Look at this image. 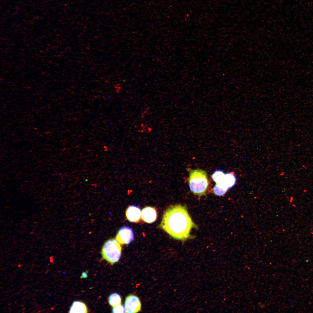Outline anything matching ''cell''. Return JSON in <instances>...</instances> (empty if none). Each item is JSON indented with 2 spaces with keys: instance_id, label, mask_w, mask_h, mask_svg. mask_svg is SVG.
Instances as JSON below:
<instances>
[{
  "instance_id": "cell-12",
  "label": "cell",
  "mask_w": 313,
  "mask_h": 313,
  "mask_svg": "<svg viewBox=\"0 0 313 313\" xmlns=\"http://www.w3.org/2000/svg\"><path fill=\"white\" fill-rule=\"evenodd\" d=\"M112 313H125V307L121 304L115 307H112Z\"/></svg>"
},
{
  "instance_id": "cell-1",
  "label": "cell",
  "mask_w": 313,
  "mask_h": 313,
  "mask_svg": "<svg viewBox=\"0 0 313 313\" xmlns=\"http://www.w3.org/2000/svg\"><path fill=\"white\" fill-rule=\"evenodd\" d=\"M159 227L173 238L183 242L191 237L193 228H197L186 207L181 205H171L166 209Z\"/></svg>"
},
{
  "instance_id": "cell-9",
  "label": "cell",
  "mask_w": 313,
  "mask_h": 313,
  "mask_svg": "<svg viewBox=\"0 0 313 313\" xmlns=\"http://www.w3.org/2000/svg\"><path fill=\"white\" fill-rule=\"evenodd\" d=\"M87 307L83 303L79 301H74L70 308L69 312L86 313L88 312Z\"/></svg>"
},
{
  "instance_id": "cell-5",
  "label": "cell",
  "mask_w": 313,
  "mask_h": 313,
  "mask_svg": "<svg viewBox=\"0 0 313 313\" xmlns=\"http://www.w3.org/2000/svg\"><path fill=\"white\" fill-rule=\"evenodd\" d=\"M134 237V233L132 229L128 226H124L118 231L116 239L120 244L126 245L132 242Z\"/></svg>"
},
{
  "instance_id": "cell-2",
  "label": "cell",
  "mask_w": 313,
  "mask_h": 313,
  "mask_svg": "<svg viewBox=\"0 0 313 313\" xmlns=\"http://www.w3.org/2000/svg\"><path fill=\"white\" fill-rule=\"evenodd\" d=\"M190 190L199 196L205 194L208 185L206 172L200 169L192 170L189 180Z\"/></svg>"
},
{
  "instance_id": "cell-11",
  "label": "cell",
  "mask_w": 313,
  "mask_h": 313,
  "mask_svg": "<svg viewBox=\"0 0 313 313\" xmlns=\"http://www.w3.org/2000/svg\"><path fill=\"white\" fill-rule=\"evenodd\" d=\"M224 175L225 174L222 171L217 170L213 173L212 177L216 184H217L221 181Z\"/></svg>"
},
{
  "instance_id": "cell-7",
  "label": "cell",
  "mask_w": 313,
  "mask_h": 313,
  "mask_svg": "<svg viewBox=\"0 0 313 313\" xmlns=\"http://www.w3.org/2000/svg\"><path fill=\"white\" fill-rule=\"evenodd\" d=\"M141 219L149 223L154 222L156 219L157 214L155 208L151 206L144 207L141 212Z\"/></svg>"
},
{
  "instance_id": "cell-8",
  "label": "cell",
  "mask_w": 313,
  "mask_h": 313,
  "mask_svg": "<svg viewBox=\"0 0 313 313\" xmlns=\"http://www.w3.org/2000/svg\"><path fill=\"white\" fill-rule=\"evenodd\" d=\"M141 211L140 208L134 205L129 206L125 211L127 219L131 222L138 223L140 219Z\"/></svg>"
},
{
  "instance_id": "cell-3",
  "label": "cell",
  "mask_w": 313,
  "mask_h": 313,
  "mask_svg": "<svg viewBox=\"0 0 313 313\" xmlns=\"http://www.w3.org/2000/svg\"><path fill=\"white\" fill-rule=\"evenodd\" d=\"M121 250V247L117 241L114 239H110L104 243L101 253L103 258L113 265L119 261Z\"/></svg>"
},
{
  "instance_id": "cell-10",
  "label": "cell",
  "mask_w": 313,
  "mask_h": 313,
  "mask_svg": "<svg viewBox=\"0 0 313 313\" xmlns=\"http://www.w3.org/2000/svg\"><path fill=\"white\" fill-rule=\"evenodd\" d=\"M108 301L109 305L114 307L121 304V299L119 294L114 293L110 295L108 298Z\"/></svg>"
},
{
  "instance_id": "cell-6",
  "label": "cell",
  "mask_w": 313,
  "mask_h": 313,
  "mask_svg": "<svg viewBox=\"0 0 313 313\" xmlns=\"http://www.w3.org/2000/svg\"><path fill=\"white\" fill-rule=\"evenodd\" d=\"M236 178L234 173L232 172L225 174L220 182L216 185L226 192L227 190L232 187L235 184Z\"/></svg>"
},
{
  "instance_id": "cell-4",
  "label": "cell",
  "mask_w": 313,
  "mask_h": 313,
  "mask_svg": "<svg viewBox=\"0 0 313 313\" xmlns=\"http://www.w3.org/2000/svg\"><path fill=\"white\" fill-rule=\"evenodd\" d=\"M141 306L140 301L137 296L130 294L125 298L124 303L125 313L138 312L141 310Z\"/></svg>"
}]
</instances>
